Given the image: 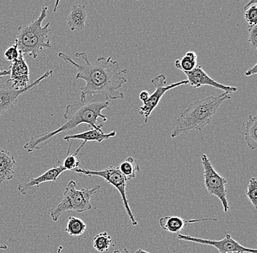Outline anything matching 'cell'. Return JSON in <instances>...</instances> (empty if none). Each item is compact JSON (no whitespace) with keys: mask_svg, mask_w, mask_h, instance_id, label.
<instances>
[{"mask_svg":"<svg viewBox=\"0 0 257 253\" xmlns=\"http://www.w3.org/2000/svg\"><path fill=\"white\" fill-rule=\"evenodd\" d=\"M59 57L67 65L77 69L75 79L86 82V86L80 89V102H86L88 96L95 94L104 96L108 101L124 99V95L119 89L127 83V79L122 76L127 73V70H120L118 62L112 60L111 57H99L91 62L86 53H76L75 57L84 61L83 64L75 62L64 53H59Z\"/></svg>","mask_w":257,"mask_h":253,"instance_id":"cell-1","label":"cell"},{"mask_svg":"<svg viewBox=\"0 0 257 253\" xmlns=\"http://www.w3.org/2000/svg\"><path fill=\"white\" fill-rule=\"evenodd\" d=\"M110 101L98 100L94 99L86 102H75L66 107L64 118L66 122L56 130L38 134L32 137L24 145V149L28 153L41 150L50 144L55 136L62 132H67L75 129L81 124H87L93 129H101L102 125H97L99 118L103 122L107 121V116L102 114L104 110H110Z\"/></svg>","mask_w":257,"mask_h":253,"instance_id":"cell-2","label":"cell"},{"mask_svg":"<svg viewBox=\"0 0 257 253\" xmlns=\"http://www.w3.org/2000/svg\"><path fill=\"white\" fill-rule=\"evenodd\" d=\"M229 99L231 97L229 94L223 93L216 97L209 96L191 104L177 120L176 126L170 134L172 138L188 134L191 131L204 130L211 122L221 104Z\"/></svg>","mask_w":257,"mask_h":253,"instance_id":"cell-3","label":"cell"},{"mask_svg":"<svg viewBox=\"0 0 257 253\" xmlns=\"http://www.w3.org/2000/svg\"><path fill=\"white\" fill-rule=\"evenodd\" d=\"M48 9V7L43 8L36 20L18 28L15 43L23 55L27 54L35 59L44 50L52 48L48 38L51 24L48 22L44 27L42 26L47 17Z\"/></svg>","mask_w":257,"mask_h":253,"instance_id":"cell-4","label":"cell"},{"mask_svg":"<svg viewBox=\"0 0 257 253\" xmlns=\"http://www.w3.org/2000/svg\"><path fill=\"white\" fill-rule=\"evenodd\" d=\"M76 182L70 180L64 190L63 198L55 208L50 209V214L54 222H57L64 213L75 211L79 213L87 212L92 208L91 199L99 190L100 185L92 188H83L77 190Z\"/></svg>","mask_w":257,"mask_h":253,"instance_id":"cell-5","label":"cell"},{"mask_svg":"<svg viewBox=\"0 0 257 253\" xmlns=\"http://www.w3.org/2000/svg\"><path fill=\"white\" fill-rule=\"evenodd\" d=\"M73 172L88 176V177L96 176V177H102L104 180L107 181L109 184L115 187L119 192L122 201H123V206H124L125 210L127 213L128 218L131 220L132 224L135 225V226L138 225V222L135 219L134 214L132 212L131 208H130V205H128L127 198H126V187L127 180H126L124 176L120 172L118 167L110 166L102 171H91L88 170V169H79L78 168V169L74 170Z\"/></svg>","mask_w":257,"mask_h":253,"instance_id":"cell-6","label":"cell"},{"mask_svg":"<svg viewBox=\"0 0 257 253\" xmlns=\"http://www.w3.org/2000/svg\"><path fill=\"white\" fill-rule=\"evenodd\" d=\"M201 161L203 166L205 188L210 195L217 197L221 201L224 212H228L229 205L226 198V188L227 180L215 170L207 155H202Z\"/></svg>","mask_w":257,"mask_h":253,"instance_id":"cell-7","label":"cell"},{"mask_svg":"<svg viewBox=\"0 0 257 253\" xmlns=\"http://www.w3.org/2000/svg\"><path fill=\"white\" fill-rule=\"evenodd\" d=\"M52 75L53 70L46 72L44 75H42L31 84H29L27 88L22 90H16L10 80L6 81V83L0 84V117L16 106L18 99L20 96L35 90L43 80L49 78Z\"/></svg>","mask_w":257,"mask_h":253,"instance_id":"cell-8","label":"cell"},{"mask_svg":"<svg viewBox=\"0 0 257 253\" xmlns=\"http://www.w3.org/2000/svg\"><path fill=\"white\" fill-rule=\"evenodd\" d=\"M151 83L154 85L155 87V91L150 95L149 98L146 102H144V105L140 109V114L144 115L145 118V122H148V119L152 114V112L155 110L156 107L158 106L159 104L162 97L165 95L167 91L171 90V89H176L178 86H183V85H187V81H181L177 82V83H172L170 85H167V78L165 75H161L154 77L151 81Z\"/></svg>","mask_w":257,"mask_h":253,"instance_id":"cell-9","label":"cell"},{"mask_svg":"<svg viewBox=\"0 0 257 253\" xmlns=\"http://www.w3.org/2000/svg\"><path fill=\"white\" fill-rule=\"evenodd\" d=\"M178 238L182 241H190V242L197 243V244L209 245L214 246L218 249L219 253H226L229 252H238L241 253H257L256 249H249L244 247L237 241L232 238L231 235L226 234L223 239L219 241L216 240L203 239V238H196L191 236H186L179 233Z\"/></svg>","mask_w":257,"mask_h":253,"instance_id":"cell-10","label":"cell"},{"mask_svg":"<svg viewBox=\"0 0 257 253\" xmlns=\"http://www.w3.org/2000/svg\"><path fill=\"white\" fill-rule=\"evenodd\" d=\"M185 75L188 78V84L190 85L194 89H198L205 86H210L215 89L224 91V93L228 94L237 91V88L221 84L210 78L200 66H197V67L192 72L185 73Z\"/></svg>","mask_w":257,"mask_h":253,"instance_id":"cell-11","label":"cell"},{"mask_svg":"<svg viewBox=\"0 0 257 253\" xmlns=\"http://www.w3.org/2000/svg\"><path fill=\"white\" fill-rule=\"evenodd\" d=\"M10 81L16 90H22L29 86L30 69L26 62L23 54L21 53L19 59L10 66Z\"/></svg>","mask_w":257,"mask_h":253,"instance_id":"cell-12","label":"cell"},{"mask_svg":"<svg viewBox=\"0 0 257 253\" xmlns=\"http://www.w3.org/2000/svg\"><path fill=\"white\" fill-rule=\"evenodd\" d=\"M116 132L115 131H112L110 133H104L102 129H91V130L85 131V132L80 133V134H72V135H67L64 137L65 141L70 140H83V142L81 145L76 150L74 154L77 155L79 154L80 150H82L83 146L86 145L87 142H97L99 143L103 142L104 140L112 138L115 137Z\"/></svg>","mask_w":257,"mask_h":253,"instance_id":"cell-13","label":"cell"},{"mask_svg":"<svg viewBox=\"0 0 257 253\" xmlns=\"http://www.w3.org/2000/svg\"><path fill=\"white\" fill-rule=\"evenodd\" d=\"M65 171L66 169H64L62 165L51 168V169H48L47 172L40 175L39 177L32 178L28 182L20 184L18 186V190L22 195H26L27 192L30 191L35 187L39 186L41 184L45 183V182H56L59 176Z\"/></svg>","mask_w":257,"mask_h":253,"instance_id":"cell-14","label":"cell"},{"mask_svg":"<svg viewBox=\"0 0 257 253\" xmlns=\"http://www.w3.org/2000/svg\"><path fill=\"white\" fill-rule=\"evenodd\" d=\"M87 20L86 6L75 4L67 17V25L71 31L81 32L86 27Z\"/></svg>","mask_w":257,"mask_h":253,"instance_id":"cell-15","label":"cell"},{"mask_svg":"<svg viewBox=\"0 0 257 253\" xmlns=\"http://www.w3.org/2000/svg\"><path fill=\"white\" fill-rule=\"evenodd\" d=\"M201 221H217L216 219L205 218L199 220H186L177 216H166L160 220L161 228L166 231L173 233H179L184 230L186 225L189 223L201 222Z\"/></svg>","mask_w":257,"mask_h":253,"instance_id":"cell-16","label":"cell"},{"mask_svg":"<svg viewBox=\"0 0 257 253\" xmlns=\"http://www.w3.org/2000/svg\"><path fill=\"white\" fill-rule=\"evenodd\" d=\"M16 161L11 152L0 147V183L11 181L15 175Z\"/></svg>","mask_w":257,"mask_h":253,"instance_id":"cell-17","label":"cell"},{"mask_svg":"<svg viewBox=\"0 0 257 253\" xmlns=\"http://www.w3.org/2000/svg\"><path fill=\"white\" fill-rule=\"evenodd\" d=\"M257 118L254 115H249L245 125L244 138L250 150H256L257 147Z\"/></svg>","mask_w":257,"mask_h":253,"instance_id":"cell-18","label":"cell"},{"mask_svg":"<svg viewBox=\"0 0 257 253\" xmlns=\"http://www.w3.org/2000/svg\"><path fill=\"white\" fill-rule=\"evenodd\" d=\"M197 66V56L194 51H189L181 58L175 61V67L184 73H190Z\"/></svg>","mask_w":257,"mask_h":253,"instance_id":"cell-19","label":"cell"},{"mask_svg":"<svg viewBox=\"0 0 257 253\" xmlns=\"http://www.w3.org/2000/svg\"><path fill=\"white\" fill-rule=\"evenodd\" d=\"M118 169L121 174L124 176L127 182L136 178L137 174L141 172V168H140L139 165L133 157H128L124 161L120 163Z\"/></svg>","mask_w":257,"mask_h":253,"instance_id":"cell-20","label":"cell"},{"mask_svg":"<svg viewBox=\"0 0 257 253\" xmlns=\"http://www.w3.org/2000/svg\"><path fill=\"white\" fill-rule=\"evenodd\" d=\"M86 230V224L85 223L84 221L72 216L69 217L65 231L70 236L73 237L82 236Z\"/></svg>","mask_w":257,"mask_h":253,"instance_id":"cell-21","label":"cell"},{"mask_svg":"<svg viewBox=\"0 0 257 253\" xmlns=\"http://www.w3.org/2000/svg\"><path fill=\"white\" fill-rule=\"evenodd\" d=\"M111 243V237L109 236L107 232L98 233L93 238V246L99 252H104L108 250Z\"/></svg>","mask_w":257,"mask_h":253,"instance_id":"cell-22","label":"cell"},{"mask_svg":"<svg viewBox=\"0 0 257 253\" xmlns=\"http://www.w3.org/2000/svg\"><path fill=\"white\" fill-rule=\"evenodd\" d=\"M245 11V21L249 26L257 25V1L256 0H250L248 4L244 7Z\"/></svg>","mask_w":257,"mask_h":253,"instance_id":"cell-23","label":"cell"},{"mask_svg":"<svg viewBox=\"0 0 257 253\" xmlns=\"http://www.w3.org/2000/svg\"><path fill=\"white\" fill-rule=\"evenodd\" d=\"M245 196L248 201L253 204L255 209H257V180L256 179L251 178L249 181L248 188L245 191Z\"/></svg>","mask_w":257,"mask_h":253,"instance_id":"cell-24","label":"cell"},{"mask_svg":"<svg viewBox=\"0 0 257 253\" xmlns=\"http://www.w3.org/2000/svg\"><path fill=\"white\" fill-rule=\"evenodd\" d=\"M72 143L70 144V146L68 149V153H67V156L64 159L63 165L64 169L66 171H72L73 172L75 169H78L80 166V161L78 160V156L75 154L70 155V149H71Z\"/></svg>","mask_w":257,"mask_h":253,"instance_id":"cell-25","label":"cell"},{"mask_svg":"<svg viewBox=\"0 0 257 253\" xmlns=\"http://www.w3.org/2000/svg\"><path fill=\"white\" fill-rule=\"evenodd\" d=\"M21 52L18 49L16 44L13 45L11 47L8 48L4 53V57L6 60L9 62H14L20 57Z\"/></svg>","mask_w":257,"mask_h":253,"instance_id":"cell-26","label":"cell"},{"mask_svg":"<svg viewBox=\"0 0 257 253\" xmlns=\"http://www.w3.org/2000/svg\"><path fill=\"white\" fill-rule=\"evenodd\" d=\"M249 45L252 49L256 51L257 49V25L249 26L248 38Z\"/></svg>","mask_w":257,"mask_h":253,"instance_id":"cell-27","label":"cell"},{"mask_svg":"<svg viewBox=\"0 0 257 253\" xmlns=\"http://www.w3.org/2000/svg\"><path fill=\"white\" fill-rule=\"evenodd\" d=\"M257 73V64H255L253 67L249 69L245 72V75L246 77L252 76V75H256Z\"/></svg>","mask_w":257,"mask_h":253,"instance_id":"cell-28","label":"cell"},{"mask_svg":"<svg viewBox=\"0 0 257 253\" xmlns=\"http://www.w3.org/2000/svg\"><path fill=\"white\" fill-rule=\"evenodd\" d=\"M150 97V94L147 91H142L140 93L139 98L143 102H146Z\"/></svg>","mask_w":257,"mask_h":253,"instance_id":"cell-29","label":"cell"},{"mask_svg":"<svg viewBox=\"0 0 257 253\" xmlns=\"http://www.w3.org/2000/svg\"><path fill=\"white\" fill-rule=\"evenodd\" d=\"M10 75V70H0V78L3 77L8 76Z\"/></svg>","mask_w":257,"mask_h":253,"instance_id":"cell-30","label":"cell"},{"mask_svg":"<svg viewBox=\"0 0 257 253\" xmlns=\"http://www.w3.org/2000/svg\"><path fill=\"white\" fill-rule=\"evenodd\" d=\"M112 253H130V251L126 249H120V250H115Z\"/></svg>","mask_w":257,"mask_h":253,"instance_id":"cell-31","label":"cell"},{"mask_svg":"<svg viewBox=\"0 0 257 253\" xmlns=\"http://www.w3.org/2000/svg\"><path fill=\"white\" fill-rule=\"evenodd\" d=\"M8 249V245L0 244V250H5Z\"/></svg>","mask_w":257,"mask_h":253,"instance_id":"cell-32","label":"cell"},{"mask_svg":"<svg viewBox=\"0 0 257 253\" xmlns=\"http://www.w3.org/2000/svg\"><path fill=\"white\" fill-rule=\"evenodd\" d=\"M136 253H150L149 252H147V251H145L144 249H138V250L136 251Z\"/></svg>","mask_w":257,"mask_h":253,"instance_id":"cell-33","label":"cell"},{"mask_svg":"<svg viewBox=\"0 0 257 253\" xmlns=\"http://www.w3.org/2000/svg\"><path fill=\"white\" fill-rule=\"evenodd\" d=\"M62 249H63V246H59V249H58L57 253H61V251H62Z\"/></svg>","mask_w":257,"mask_h":253,"instance_id":"cell-34","label":"cell"},{"mask_svg":"<svg viewBox=\"0 0 257 253\" xmlns=\"http://www.w3.org/2000/svg\"><path fill=\"white\" fill-rule=\"evenodd\" d=\"M226 253H241L238 252H226Z\"/></svg>","mask_w":257,"mask_h":253,"instance_id":"cell-35","label":"cell"}]
</instances>
